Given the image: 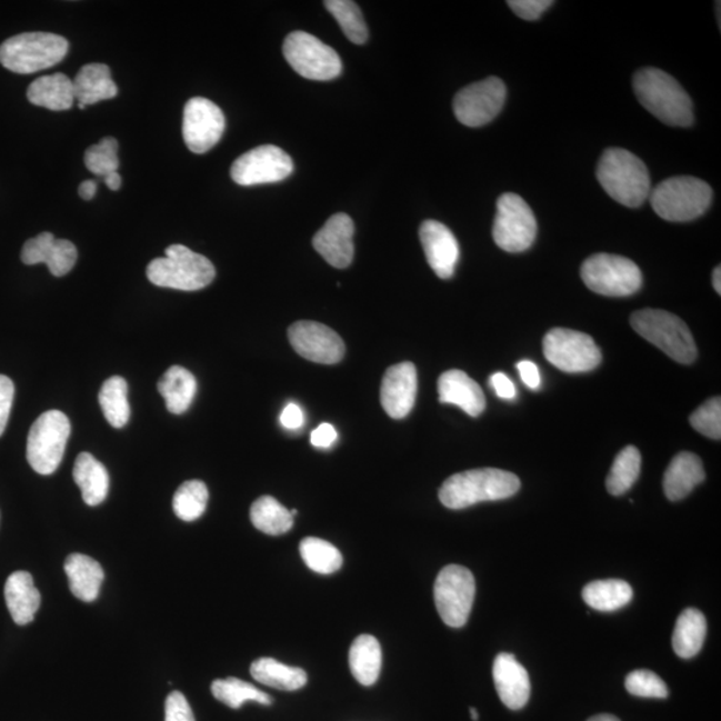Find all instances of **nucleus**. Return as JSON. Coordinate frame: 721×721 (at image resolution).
Listing matches in <instances>:
<instances>
[{
  "label": "nucleus",
  "mask_w": 721,
  "mask_h": 721,
  "mask_svg": "<svg viewBox=\"0 0 721 721\" xmlns=\"http://www.w3.org/2000/svg\"><path fill=\"white\" fill-rule=\"evenodd\" d=\"M633 89L639 102L659 121L677 128H690L693 123L690 96L663 70H639L633 77Z\"/></svg>",
  "instance_id": "nucleus-1"
},
{
  "label": "nucleus",
  "mask_w": 721,
  "mask_h": 721,
  "mask_svg": "<svg viewBox=\"0 0 721 721\" xmlns=\"http://www.w3.org/2000/svg\"><path fill=\"white\" fill-rule=\"evenodd\" d=\"M597 174L605 193L623 207L637 209L650 200V171L631 151L619 148L605 150Z\"/></svg>",
  "instance_id": "nucleus-2"
},
{
  "label": "nucleus",
  "mask_w": 721,
  "mask_h": 721,
  "mask_svg": "<svg viewBox=\"0 0 721 721\" xmlns=\"http://www.w3.org/2000/svg\"><path fill=\"white\" fill-rule=\"evenodd\" d=\"M521 487L518 475L495 468L473 469L451 475L440 488L439 498L449 509H464L484 501L512 498Z\"/></svg>",
  "instance_id": "nucleus-3"
},
{
  "label": "nucleus",
  "mask_w": 721,
  "mask_h": 721,
  "mask_svg": "<svg viewBox=\"0 0 721 721\" xmlns=\"http://www.w3.org/2000/svg\"><path fill=\"white\" fill-rule=\"evenodd\" d=\"M147 273L156 287L197 292L214 281L216 268L207 257L194 253L183 244H171L163 258H156L149 263Z\"/></svg>",
  "instance_id": "nucleus-4"
},
{
  "label": "nucleus",
  "mask_w": 721,
  "mask_h": 721,
  "mask_svg": "<svg viewBox=\"0 0 721 721\" xmlns=\"http://www.w3.org/2000/svg\"><path fill=\"white\" fill-rule=\"evenodd\" d=\"M69 48L68 39L61 36L24 32L0 46V63L17 74H34L61 63L68 56Z\"/></svg>",
  "instance_id": "nucleus-5"
},
{
  "label": "nucleus",
  "mask_w": 721,
  "mask_h": 721,
  "mask_svg": "<svg viewBox=\"0 0 721 721\" xmlns=\"http://www.w3.org/2000/svg\"><path fill=\"white\" fill-rule=\"evenodd\" d=\"M654 213L668 222H690L711 207L712 189L697 177H672L651 190Z\"/></svg>",
  "instance_id": "nucleus-6"
},
{
  "label": "nucleus",
  "mask_w": 721,
  "mask_h": 721,
  "mask_svg": "<svg viewBox=\"0 0 721 721\" xmlns=\"http://www.w3.org/2000/svg\"><path fill=\"white\" fill-rule=\"evenodd\" d=\"M631 326L643 339L653 343L673 361L690 365L698 359L692 333L678 316L664 310H640L631 317Z\"/></svg>",
  "instance_id": "nucleus-7"
},
{
  "label": "nucleus",
  "mask_w": 721,
  "mask_h": 721,
  "mask_svg": "<svg viewBox=\"0 0 721 721\" xmlns=\"http://www.w3.org/2000/svg\"><path fill=\"white\" fill-rule=\"evenodd\" d=\"M69 417L59 410H49L32 423L28 439V461L39 474L50 475L61 465L70 439Z\"/></svg>",
  "instance_id": "nucleus-8"
},
{
  "label": "nucleus",
  "mask_w": 721,
  "mask_h": 721,
  "mask_svg": "<svg viewBox=\"0 0 721 721\" xmlns=\"http://www.w3.org/2000/svg\"><path fill=\"white\" fill-rule=\"evenodd\" d=\"M581 278L592 292L608 297L632 296L643 284V274L637 263L605 253L588 258L581 267Z\"/></svg>",
  "instance_id": "nucleus-9"
},
{
  "label": "nucleus",
  "mask_w": 721,
  "mask_h": 721,
  "mask_svg": "<svg viewBox=\"0 0 721 721\" xmlns=\"http://www.w3.org/2000/svg\"><path fill=\"white\" fill-rule=\"evenodd\" d=\"M283 56L297 74L310 81H332L342 72L341 58L336 50L308 32L289 34L284 39Z\"/></svg>",
  "instance_id": "nucleus-10"
},
{
  "label": "nucleus",
  "mask_w": 721,
  "mask_h": 721,
  "mask_svg": "<svg viewBox=\"0 0 721 721\" xmlns=\"http://www.w3.org/2000/svg\"><path fill=\"white\" fill-rule=\"evenodd\" d=\"M475 597L474 575L468 568L447 565L434 583V603L444 623L452 628L467 624Z\"/></svg>",
  "instance_id": "nucleus-11"
},
{
  "label": "nucleus",
  "mask_w": 721,
  "mask_h": 721,
  "mask_svg": "<svg viewBox=\"0 0 721 721\" xmlns=\"http://www.w3.org/2000/svg\"><path fill=\"white\" fill-rule=\"evenodd\" d=\"M538 221L531 207L518 194H502L493 224L495 244L508 253H521L532 247Z\"/></svg>",
  "instance_id": "nucleus-12"
},
{
  "label": "nucleus",
  "mask_w": 721,
  "mask_h": 721,
  "mask_svg": "<svg viewBox=\"0 0 721 721\" xmlns=\"http://www.w3.org/2000/svg\"><path fill=\"white\" fill-rule=\"evenodd\" d=\"M545 359L567 373H585L598 368L601 352L591 336L555 328L542 341Z\"/></svg>",
  "instance_id": "nucleus-13"
},
{
  "label": "nucleus",
  "mask_w": 721,
  "mask_h": 721,
  "mask_svg": "<svg viewBox=\"0 0 721 721\" xmlns=\"http://www.w3.org/2000/svg\"><path fill=\"white\" fill-rule=\"evenodd\" d=\"M505 99L504 82L498 77L487 78L469 84L454 97V116L468 128H481L500 114Z\"/></svg>",
  "instance_id": "nucleus-14"
},
{
  "label": "nucleus",
  "mask_w": 721,
  "mask_h": 721,
  "mask_svg": "<svg viewBox=\"0 0 721 721\" xmlns=\"http://www.w3.org/2000/svg\"><path fill=\"white\" fill-rule=\"evenodd\" d=\"M292 158L274 144H263L242 154L231 167L230 174L240 187L274 183L293 173Z\"/></svg>",
  "instance_id": "nucleus-15"
},
{
  "label": "nucleus",
  "mask_w": 721,
  "mask_h": 721,
  "mask_svg": "<svg viewBox=\"0 0 721 721\" xmlns=\"http://www.w3.org/2000/svg\"><path fill=\"white\" fill-rule=\"evenodd\" d=\"M223 112L207 98H191L184 104L182 132L184 143L194 154H204L213 149L223 136Z\"/></svg>",
  "instance_id": "nucleus-16"
},
{
  "label": "nucleus",
  "mask_w": 721,
  "mask_h": 721,
  "mask_svg": "<svg viewBox=\"0 0 721 721\" xmlns=\"http://www.w3.org/2000/svg\"><path fill=\"white\" fill-rule=\"evenodd\" d=\"M289 341L303 359L333 365L346 356V343L334 330L319 322L300 321L289 328Z\"/></svg>",
  "instance_id": "nucleus-17"
},
{
  "label": "nucleus",
  "mask_w": 721,
  "mask_h": 721,
  "mask_svg": "<svg viewBox=\"0 0 721 721\" xmlns=\"http://www.w3.org/2000/svg\"><path fill=\"white\" fill-rule=\"evenodd\" d=\"M354 223L348 214L330 217L313 238V247L328 263L337 269H346L354 257Z\"/></svg>",
  "instance_id": "nucleus-18"
},
{
  "label": "nucleus",
  "mask_w": 721,
  "mask_h": 721,
  "mask_svg": "<svg viewBox=\"0 0 721 721\" xmlns=\"http://www.w3.org/2000/svg\"><path fill=\"white\" fill-rule=\"evenodd\" d=\"M417 395V370L412 362L390 367L381 383V405L388 415L402 420L412 412Z\"/></svg>",
  "instance_id": "nucleus-19"
},
{
  "label": "nucleus",
  "mask_w": 721,
  "mask_h": 721,
  "mask_svg": "<svg viewBox=\"0 0 721 721\" xmlns=\"http://www.w3.org/2000/svg\"><path fill=\"white\" fill-rule=\"evenodd\" d=\"M420 240L430 268L442 280L454 274L460 258L459 242L444 223L429 220L421 224Z\"/></svg>",
  "instance_id": "nucleus-20"
},
{
  "label": "nucleus",
  "mask_w": 721,
  "mask_h": 721,
  "mask_svg": "<svg viewBox=\"0 0 721 721\" xmlns=\"http://www.w3.org/2000/svg\"><path fill=\"white\" fill-rule=\"evenodd\" d=\"M22 262L24 264L46 263L52 276L63 277L70 273L78 260L76 244L68 240H56L44 231L23 244Z\"/></svg>",
  "instance_id": "nucleus-21"
},
{
  "label": "nucleus",
  "mask_w": 721,
  "mask_h": 721,
  "mask_svg": "<svg viewBox=\"0 0 721 721\" xmlns=\"http://www.w3.org/2000/svg\"><path fill=\"white\" fill-rule=\"evenodd\" d=\"M493 680L499 697L509 710L524 708L531 698V680L524 667L511 653H500L493 664Z\"/></svg>",
  "instance_id": "nucleus-22"
},
{
  "label": "nucleus",
  "mask_w": 721,
  "mask_h": 721,
  "mask_svg": "<svg viewBox=\"0 0 721 721\" xmlns=\"http://www.w3.org/2000/svg\"><path fill=\"white\" fill-rule=\"evenodd\" d=\"M439 399L442 403L458 405L471 417L484 412L487 400L479 383L462 370H448L439 380Z\"/></svg>",
  "instance_id": "nucleus-23"
},
{
  "label": "nucleus",
  "mask_w": 721,
  "mask_h": 721,
  "mask_svg": "<svg viewBox=\"0 0 721 721\" xmlns=\"http://www.w3.org/2000/svg\"><path fill=\"white\" fill-rule=\"evenodd\" d=\"M4 599L11 618L18 625L30 624L41 607V593L37 590L34 579L24 571L10 574L4 585Z\"/></svg>",
  "instance_id": "nucleus-24"
},
{
  "label": "nucleus",
  "mask_w": 721,
  "mask_h": 721,
  "mask_svg": "<svg viewBox=\"0 0 721 721\" xmlns=\"http://www.w3.org/2000/svg\"><path fill=\"white\" fill-rule=\"evenodd\" d=\"M705 479L703 462L697 454L681 452L674 455L664 474V492L668 500L679 501L687 498L694 487Z\"/></svg>",
  "instance_id": "nucleus-25"
},
{
  "label": "nucleus",
  "mask_w": 721,
  "mask_h": 721,
  "mask_svg": "<svg viewBox=\"0 0 721 721\" xmlns=\"http://www.w3.org/2000/svg\"><path fill=\"white\" fill-rule=\"evenodd\" d=\"M70 591L84 603H91L99 597L104 580V572L94 559L81 553H72L64 561Z\"/></svg>",
  "instance_id": "nucleus-26"
},
{
  "label": "nucleus",
  "mask_w": 721,
  "mask_h": 721,
  "mask_svg": "<svg viewBox=\"0 0 721 721\" xmlns=\"http://www.w3.org/2000/svg\"><path fill=\"white\" fill-rule=\"evenodd\" d=\"M74 84L76 101L83 106L108 101L118 96V88L111 78L109 66L90 63L79 70Z\"/></svg>",
  "instance_id": "nucleus-27"
},
{
  "label": "nucleus",
  "mask_w": 721,
  "mask_h": 721,
  "mask_svg": "<svg viewBox=\"0 0 721 721\" xmlns=\"http://www.w3.org/2000/svg\"><path fill=\"white\" fill-rule=\"evenodd\" d=\"M28 99L32 104L51 111L70 110L76 102L74 84L62 72L41 77L29 86Z\"/></svg>",
  "instance_id": "nucleus-28"
},
{
  "label": "nucleus",
  "mask_w": 721,
  "mask_h": 721,
  "mask_svg": "<svg viewBox=\"0 0 721 721\" xmlns=\"http://www.w3.org/2000/svg\"><path fill=\"white\" fill-rule=\"evenodd\" d=\"M74 480L82 491L86 504L97 507L108 498L110 478L108 469L90 453L78 455L74 465Z\"/></svg>",
  "instance_id": "nucleus-29"
},
{
  "label": "nucleus",
  "mask_w": 721,
  "mask_h": 721,
  "mask_svg": "<svg viewBox=\"0 0 721 721\" xmlns=\"http://www.w3.org/2000/svg\"><path fill=\"white\" fill-rule=\"evenodd\" d=\"M349 667L360 684L373 685L380 678L382 651L379 640L370 634H361L353 641L349 651Z\"/></svg>",
  "instance_id": "nucleus-30"
},
{
  "label": "nucleus",
  "mask_w": 721,
  "mask_h": 721,
  "mask_svg": "<svg viewBox=\"0 0 721 721\" xmlns=\"http://www.w3.org/2000/svg\"><path fill=\"white\" fill-rule=\"evenodd\" d=\"M158 390L167 402L170 413L182 414L190 408L197 394V380L188 369L171 367L160 381Z\"/></svg>",
  "instance_id": "nucleus-31"
},
{
  "label": "nucleus",
  "mask_w": 721,
  "mask_h": 721,
  "mask_svg": "<svg viewBox=\"0 0 721 721\" xmlns=\"http://www.w3.org/2000/svg\"><path fill=\"white\" fill-rule=\"evenodd\" d=\"M707 637V620L703 613L688 608L674 625L672 647L681 659H692L703 648Z\"/></svg>",
  "instance_id": "nucleus-32"
},
{
  "label": "nucleus",
  "mask_w": 721,
  "mask_h": 721,
  "mask_svg": "<svg viewBox=\"0 0 721 721\" xmlns=\"http://www.w3.org/2000/svg\"><path fill=\"white\" fill-rule=\"evenodd\" d=\"M250 673L258 683L282 691L301 690L308 683V674L302 668L284 665L270 658L256 660Z\"/></svg>",
  "instance_id": "nucleus-33"
},
{
  "label": "nucleus",
  "mask_w": 721,
  "mask_h": 721,
  "mask_svg": "<svg viewBox=\"0 0 721 721\" xmlns=\"http://www.w3.org/2000/svg\"><path fill=\"white\" fill-rule=\"evenodd\" d=\"M632 598V587L617 579L593 581L583 590L585 603L600 612L618 611L630 604Z\"/></svg>",
  "instance_id": "nucleus-34"
},
{
  "label": "nucleus",
  "mask_w": 721,
  "mask_h": 721,
  "mask_svg": "<svg viewBox=\"0 0 721 721\" xmlns=\"http://www.w3.org/2000/svg\"><path fill=\"white\" fill-rule=\"evenodd\" d=\"M250 520L258 531L270 535L287 533L294 524L290 511L271 495H262L254 501L250 509Z\"/></svg>",
  "instance_id": "nucleus-35"
},
{
  "label": "nucleus",
  "mask_w": 721,
  "mask_h": 721,
  "mask_svg": "<svg viewBox=\"0 0 721 721\" xmlns=\"http://www.w3.org/2000/svg\"><path fill=\"white\" fill-rule=\"evenodd\" d=\"M128 392V382L119 375L104 381L99 392V405L112 428L121 429L130 420Z\"/></svg>",
  "instance_id": "nucleus-36"
},
{
  "label": "nucleus",
  "mask_w": 721,
  "mask_h": 721,
  "mask_svg": "<svg viewBox=\"0 0 721 721\" xmlns=\"http://www.w3.org/2000/svg\"><path fill=\"white\" fill-rule=\"evenodd\" d=\"M211 692L221 703L227 704L233 710L241 708L247 701H257L262 705H270L273 699L258 690L253 684L237 678L218 679L211 684Z\"/></svg>",
  "instance_id": "nucleus-37"
},
{
  "label": "nucleus",
  "mask_w": 721,
  "mask_h": 721,
  "mask_svg": "<svg viewBox=\"0 0 721 721\" xmlns=\"http://www.w3.org/2000/svg\"><path fill=\"white\" fill-rule=\"evenodd\" d=\"M641 471V454L638 448L627 447L618 454L607 478V491L621 495L630 491Z\"/></svg>",
  "instance_id": "nucleus-38"
},
{
  "label": "nucleus",
  "mask_w": 721,
  "mask_h": 721,
  "mask_svg": "<svg viewBox=\"0 0 721 721\" xmlns=\"http://www.w3.org/2000/svg\"><path fill=\"white\" fill-rule=\"evenodd\" d=\"M300 553L308 568L320 574H332L342 567V554L330 542L307 538L301 541Z\"/></svg>",
  "instance_id": "nucleus-39"
},
{
  "label": "nucleus",
  "mask_w": 721,
  "mask_h": 721,
  "mask_svg": "<svg viewBox=\"0 0 721 721\" xmlns=\"http://www.w3.org/2000/svg\"><path fill=\"white\" fill-rule=\"evenodd\" d=\"M209 491L204 482L200 480L183 482L174 494V513L182 521H196L207 511Z\"/></svg>",
  "instance_id": "nucleus-40"
},
{
  "label": "nucleus",
  "mask_w": 721,
  "mask_h": 721,
  "mask_svg": "<svg viewBox=\"0 0 721 721\" xmlns=\"http://www.w3.org/2000/svg\"><path fill=\"white\" fill-rule=\"evenodd\" d=\"M327 10L341 26L343 34L350 42L363 44L368 41L369 32L362 12L352 0H327L323 2Z\"/></svg>",
  "instance_id": "nucleus-41"
},
{
  "label": "nucleus",
  "mask_w": 721,
  "mask_h": 721,
  "mask_svg": "<svg viewBox=\"0 0 721 721\" xmlns=\"http://www.w3.org/2000/svg\"><path fill=\"white\" fill-rule=\"evenodd\" d=\"M119 144L116 138L104 137L97 144H92L84 153V164L92 174L106 177L116 173L119 169Z\"/></svg>",
  "instance_id": "nucleus-42"
},
{
  "label": "nucleus",
  "mask_w": 721,
  "mask_h": 721,
  "mask_svg": "<svg viewBox=\"0 0 721 721\" xmlns=\"http://www.w3.org/2000/svg\"><path fill=\"white\" fill-rule=\"evenodd\" d=\"M691 425L708 439H721V400L720 397L708 400L691 415Z\"/></svg>",
  "instance_id": "nucleus-43"
},
{
  "label": "nucleus",
  "mask_w": 721,
  "mask_h": 721,
  "mask_svg": "<svg viewBox=\"0 0 721 721\" xmlns=\"http://www.w3.org/2000/svg\"><path fill=\"white\" fill-rule=\"evenodd\" d=\"M627 691L639 698L665 699L668 688L657 673L638 670L628 674L625 679Z\"/></svg>",
  "instance_id": "nucleus-44"
},
{
  "label": "nucleus",
  "mask_w": 721,
  "mask_h": 721,
  "mask_svg": "<svg viewBox=\"0 0 721 721\" xmlns=\"http://www.w3.org/2000/svg\"><path fill=\"white\" fill-rule=\"evenodd\" d=\"M164 721H196L193 710L183 693L171 692L164 704Z\"/></svg>",
  "instance_id": "nucleus-45"
},
{
  "label": "nucleus",
  "mask_w": 721,
  "mask_h": 721,
  "mask_svg": "<svg viewBox=\"0 0 721 721\" xmlns=\"http://www.w3.org/2000/svg\"><path fill=\"white\" fill-rule=\"evenodd\" d=\"M509 8L524 21H538L553 6L552 0H509Z\"/></svg>",
  "instance_id": "nucleus-46"
},
{
  "label": "nucleus",
  "mask_w": 721,
  "mask_h": 721,
  "mask_svg": "<svg viewBox=\"0 0 721 721\" xmlns=\"http://www.w3.org/2000/svg\"><path fill=\"white\" fill-rule=\"evenodd\" d=\"M14 395V383L8 375L0 374V435L4 433L6 427H8Z\"/></svg>",
  "instance_id": "nucleus-47"
},
{
  "label": "nucleus",
  "mask_w": 721,
  "mask_h": 721,
  "mask_svg": "<svg viewBox=\"0 0 721 721\" xmlns=\"http://www.w3.org/2000/svg\"><path fill=\"white\" fill-rule=\"evenodd\" d=\"M337 438H339V434H337L334 427L328 422H323L319 428L313 430L312 435H310V441H312V445L316 448H329L334 444Z\"/></svg>",
  "instance_id": "nucleus-48"
},
{
  "label": "nucleus",
  "mask_w": 721,
  "mask_h": 721,
  "mask_svg": "<svg viewBox=\"0 0 721 721\" xmlns=\"http://www.w3.org/2000/svg\"><path fill=\"white\" fill-rule=\"evenodd\" d=\"M491 387L500 399L514 400L515 394H518V392H515L514 383L509 380V377L504 373H494L491 377Z\"/></svg>",
  "instance_id": "nucleus-49"
},
{
  "label": "nucleus",
  "mask_w": 721,
  "mask_h": 721,
  "mask_svg": "<svg viewBox=\"0 0 721 721\" xmlns=\"http://www.w3.org/2000/svg\"><path fill=\"white\" fill-rule=\"evenodd\" d=\"M519 373L521 380L524 381L525 385L529 389H539L541 383V377L538 365L532 361H520L518 363Z\"/></svg>",
  "instance_id": "nucleus-50"
},
{
  "label": "nucleus",
  "mask_w": 721,
  "mask_h": 721,
  "mask_svg": "<svg viewBox=\"0 0 721 721\" xmlns=\"http://www.w3.org/2000/svg\"><path fill=\"white\" fill-rule=\"evenodd\" d=\"M280 420L283 428L297 430L303 425L306 417H303L302 409L297 405V403H289V405L283 409Z\"/></svg>",
  "instance_id": "nucleus-51"
},
{
  "label": "nucleus",
  "mask_w": 721,
  "mask_h": 721,
  "mask_svg": "<svg viewBox=\"0 0 721 721\" xmlns=\"http://www.w3.org/2000/svg\"><path fill=\"white\" fill-rule=\"evenodd\" d=\"M98 190V184L96 181H83L79 184L78 193L83 198L84 201H90L96 197Z\"/></svg>",
  "instance_id": "nucleus-52"
},
{
  "label": "nucleus",
  "mask_w": 721,
  "mask_h": 721,
  "mask_svg": "<svg viewBox=\"0 0 721 721\" xmlns=\"http://www.w3.org/2000/svg\"><path fill=\"white\" fill-rule=\"evenodd\" d=\"M103 180H104V183L108 184V188L110 190L117 191V190L121 189L122 178H121V176L118 174V171H116V173H111L109 176H106L103 178Z\"/></svg>",
  "instance_id": "nucleus-53"
},
{
  "label": "nucleus",
  "mask_w": 721,
  "mask_h": 721,
  "mask_svg": "<svg viewBox=\"0 0 721 721\" xmlns=\"http://www.w3.org/2000/svg\"><path fill=\"white\" fill-rule=\"evenodd\" d=\"M712 283H713V289L717 290V292L720 294L721 293V270L720 267L713 270L712 274Z\"/></svg>",
  "instance_id": "nucleus-54"
},
{
  "label": "nucleus",
  "mask_w": 721,
  "mask_h": 721,
  "mask_svg": "<svg viewBox=\"0 0 721 721\" xmlns=\"http://www.w3.org/2000/svg\"><path fill=\"white\" fill-rule=\"evenodd\" d=\"M588 721H620V719L614 717V714L601 713V714H597V717H593Z\"/></svg>",
  "instance_id": "nucleus-55"
},
{
  "label": "nucleus",
  "mask_w": 721,
  "mask_h": 721,
  "mask_svg": "<svg viewBox=\"0 0 721 721\" xmlns=\"http://www.w3.org/2000/svg\"><path fill=\"white\" fill-rule=\"evenodd\" d=\"M471 718L474 721H478L480 719V714H479L478 710H475V708H471Z\"/></svg>",
  "instance_id": "nucleus-56"
}]
</instances>
